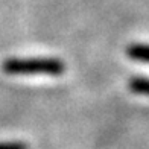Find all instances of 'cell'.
Segmentation results:
<instances>
[{
    "instance_id": "cell-1",
    "label": "cell",
    "mask_w": 149,
    "mask_h": 149,
    "mask_svg": "<svg viewBox=\"0 0 149 149\" xmlns=\"http://www.w3.org/2000/svg\"><path fill=\"white\" fill-rule=\"evenodd\" d=\"M2 69L8 74H47L59 76L65 72V64L58 58H8Z\"/></svg>"
},
{
    "instance_id": "cell-2",
    "label": "cell",
    "mask_w": 149,
    "mask_h": 149,
    "mask_svg": "<svg viewBox=\"0 0 149 149\" xmlns=\"http://www.w3.org/2000/svg\"><path fill=\"white\" fill-rule=\"evenodd\" d=\"M126 55L128 58L137 61V63L149 64V44H141V43L130 44L126 47Z\"/></svg>"
},
{
    "instance_id": "cell-3",
    "label": "cell",
    "mask_w": 149,
    "mask_h": 149,
    "mask_svg": "<svg viewBox=\"0 0 149 149\" xmlns=\"http://www.w3.org/2000/svg\"><path fill=\"white\" fill-rule=\"evenodd\" d=\"M128 88H130V91H132L135 94L149 96V78H143V76L131 78L128 81Z\"/></svg>"
},
{
    "instance_id": "cell-4",
    "label": "cell",
    "mask_w": 149,
    "mask_h": 149,
    "mask_svg": "<svg viewBox=\"0 0 149 149\" xmlns=\"http://www.w3.org/2000/svg\"><path fill=\"white\" fill-rule=\"evenodd\" d=\"M0 149H29L24 141H0Z\"/></svg>"
}]
</instances>
